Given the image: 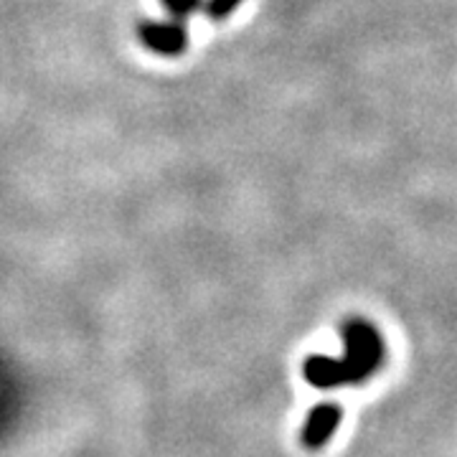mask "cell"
I'll list each match as a JSON object with an SVG mask.
<instances>
[{
  "mask_svg": "<svg viewBox=\"0 0 457 457\" xmlns=\"http://www.w3.org/2000/svg\"><path fill=\"white\" fill-rule=\"evenodd\" d=\"M341 404H333V402L318 404V407L308 414V420H305V427H303V445H305L308 450H320V447L336 435V429L341 427Z\"/></svg>",
  "mask_w": 457,
  "mask_h": 457,
  "instance_id": "3957f363",
  "label": "cell"
},
{
  "mask_svg": "<svg viewBox=\"0 0 457 457\" xmlns=\"http://www.w3.org/2000/svg\"><path fill=\"white\" fill-rule=\"evenodd\" d=\"M343 356H311L303 366V374L315 389H341L345 384H363L384 366L386 348L384 338L369 320L351 318L341 328Z\"/></svg>",
  "mask_w": 457,
  "mask_h": 457,
  "instance_id": "6da1fadb",
  "label": "cell"
},
{
  "mask_svg": "<svg viewBox=\"0 0 457 457\" xmlns=\"http://www.w3.org/2000/svg\"><path fill=\"white\" fill-rule=\"evenodd\" d=\"M140 44L158 56H180L188 49V31L180 21H143L137 26Z\"/></svg>",
  "mask_w": 457,
  "mask_h": 457,
  "instance_id": "7a4b0ae2",
  "label": "cell"
},
{
  "mask_svg": "<svg viewBox=\"0 0 457 457\" xmlns=\"http://www.w3.org/2000/svg\"><path fill=\"white\" fill-rule=\"evenodd\" d=\"M242 5V0H206L204 8H206V16L212 21H224L228 18L237 8Z\"/></svg>",
  "mask_w": 457,
  "mask_h": 457,
  "instance_id": "5b68a950",
  "label": "cell"
},
{
  "mask_svg": "<svg viewBox=\"0 0 457 457\" xmlns=\"http://www.w3.org/2000/svg\"><path fill=\"white\" fill-rule=\"evenodd\" d=\"M161 5L170 13V18L183 21V18L194 16L198 8L204 5V0H161Z\"/></svg>",
  "mask_w": 457,
  "mask_h": 457,
  "instance_id": "277c9868",
  "label": "cell"
}]
</instances>
